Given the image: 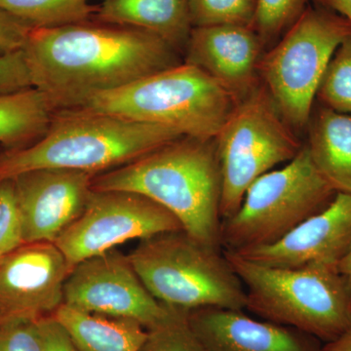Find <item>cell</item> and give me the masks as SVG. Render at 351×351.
Listing matches in <instances>:
<instances>
[{"mask_svg":"<svg viewBox=\"0 0 351 351\" xmlns=\"http://www.w3.org/2000/svg\"><path fill=\"white\" fill-rule=\"evenodd\" d=\"M23 52L34 87L55 110L84 107L98 95L184 62L156 34L94 18L32 29Z\"/></svg>","mask_w":351,"mask_h":351,"instance_id":"cell-1","label":"cell"},{"mask_svg":"<svg viewBox=\"0 0 351 351\" xmlns=\"http://www.w3.org/2000/svg\"><path fill=\"white\" fill-rule=\"evenodd\" d=\"M92 189L144 195L174 214L191 237L223 250L221 174L215 138L182 136L95 176Z\"/></svg>","mask_w":351,"mask_h":351,"instance_id":"cell-2","label":"cell"},{"mask_svg":"<svg viewBox=\"0 0 351 351\" xmlns=\"http://www.w3.org/2000/svg\"><path fill=\"white\" fill-rule=\"evenodd\" d=\"M182 136L168 127L85 108L56 110L39 140L0 154V181L38 169L77 170L99 175Z\"/></svg>","mask_w":351,"mask_h":351,"instance_id":"cell-3","label":"cell"},{"mask_svg":"<svg viewBox=\"0 0 351 351\" xmlns=\"http://www.w3.org/2000/svg\"><path fill=\"white\" fill-rule=\"evenodd\" d=\"M246 291L245 309L261 319L331 343L351 330V293L338 265L281 269L223 251Z\"/></svg>","mask_w":351,"mask_h":351,"instance_id":"cell-4","label":"cell"},{"mask_svg":"<svg viewBox=\"0 0 351 351\" xmlns=\"http://www.w3.org/2000/svg\"><path fill=\"white\" fill-rule=\"evenodd\" d=\"M237 105L212 76L182 62L98 95L82 108L168 127L189 137L215 138Z\"/></svg>","mask_w":351,"mask_h":351,"instance_id":"cell-5","label":"cell"},{"mask_svg":"<svg viewBox=\"0 0 351 351\" xmlns=\"http://www.w3.org/2000/svg\"><path fill=\"white\" fill-rule=\"evenodd\" d=\"M128 258L145 288L165 306L188 313L202 307H246L243 283L225 252L184 230L140 240Z\"/></svg>","mask_w":351,"mask_h":351,"instance_id":"cell-6","label":"cell"},{"mask_svg":"<svg viewBox=\"0 0 351 351\" xmlns=\"http://www.w3.org/2000/svg\"><path fill=\"white\" fill-rule=\"evenodd\" d=\"M336 195L304 144L283 168L251 184L239 211L221 223V248L239 253L276 243L329 206Z\"/></svg>","mask_w":351,"mask_h":351,"instance_id":"cell-7","label":"cell"},{"mask_svg":"<svg viewBox=\"0 0 351 351\" xmlns=\"http://www.w3.org/2000/svg\"><path fill=\"white\" fill-rule=\"evenodd\" d=\"M351 36V24L325 7L308 6L258 64L261 82L295 132L306 129L332 55Z\"/></svg>","mask_w":351,"mask_h":351,"instance_id":"cell-8","label":"cell"},{"mask_svg":"<svg viewBox=\"0 0 351 351\" xmlns=\"http://www.w3.org/2000/svg\"><path fill=\"white\" fill-rule=\"evenodd\" d=\"M221 174V219L239 211L252 184L302 147L263 85L239 103L215 138Z\"/></svg>","mask_w":351,"mask_h":351,"instance_id":"cell-9","label":"cell"},{"mask_svg":"<svg viewBox=\"0 0 351 351\" xmlns=\"http://www.w3.org/2000/svg\"><path fill=\"white\" fill-rule=\"evenodd\" d=\"M184 230L181 221L149 198L126 191L92 189L82 215L55 244L69 267L115 249L129 240Z\"/></svg>","mask_w":351,"mask_h":351,"instance_id":"cell-10","label":"cell"},{"mask_svg":"<svg viewBox=\"0 0 351 351\" xmlns=\"http://www.w3.org/2000/svg\"><path fill=\"white\" fill-rule=\"evenodd\" d=\"M64 304L84 313L135 320L147 331L184 311L157 301L136 274L128 256L115 249L71 269L64 282Z\"/></svg>","mask_w":351,"mask_h":351,"instance_id":"cell-11","label":"cell"},{"mask_svg":"<svg viewBox=\"0 0 351 351\" xmlns=\"http://www.w3.org/2000/svg\"><path fill=\"white\" fill-rule=\"evenodd\" d=\"M71 270L64 254L51 242L25 243L0 258V321L54 315L64 304Z\"/></svg>","mask_w":351,"mask_h":351,"instance_id":"cell-12","label":"cell"},{"mask_svg":"<svg viewBox=\"0 0 351 351\" xmlns=\"http://www.w3.org/2000/svg\"><path fill=\"white\" fill-rule=\"evenodd\" d=\"M95 176L77 170L38 169L11 178L22 213L25 243H55L82 215Z\"/></svg>","mask_w":351,"mask_h":351,"instance_id":"cell-13","label":"cell"},{"mask_svg":"<svg viewBox=\"0 0 351 351\" xmlns=\"http://www.w3.org/2000/svg\"><path fill=\"white\" fill-rule=\"evenodd\" d=\"M265 48L250 25L195 27L182 59L212 76L239 104L262 85L258 64Z\"/></svg>","mask_w":351,"mask_h":351,"instance_id":"cell-14","label":"cell"},{"mask_svg":"<svg viewBox=\"0 0 351 351\" xmlns=\"http://www.w3.org/2000/svg\"><path fill=\"white\" fill-rule=\"evenodd\" d=\"M350 250L351 195L337 193L329 206L276 243L234 254L267 267L299 269L316 263L338 265Z\"/></svg>","mask_w":351,"mask_h":351,"instance_id":"cell-15","label":"cell"},{"mask_svg":"<svg viewBox=\"0 0 351 351\" xmlns=\"http://www.w3.org/2000/svg\"><path fill=\"white\" fill-rule=\"evenodd\" d=\"M189 326L211 351H322L317 339L294 328L258 320L242 309L189 311Z\"/></svg>","mask_w":351,"mask_h":351,"instance_id":"cell-16","label":"cell"},{"mask_svg":"<svg viewBox=\"0 0 351 351\" xmlns=\"http://www.w3.org/2000/svg\"><path fill=\"white\" fill-rule=\"evenodd\" d=\"M93 18L156 34L182 56L193 27L189 0H101Z\"/></svg>","mask_w":351,"mask_h":351,"instance_id":"cell-17","label":"cell"},{"mask_svg":"<svg viewBox=\"0 0 351 351\" xmlns=\"http://www.w3.org/2000/svg\"><path fill=\"white\" fill-rule=\"evenodd\" d=\"M306 144L318 172L337 193L351 195V114L323 106L311 115Z\"/></svg>","mask_w":351,"mask_h":351,"instance_id":"cell-18","label":"cell"},{"mask_svg":"<svg viewBox=\"0 0 351 351\" xmlns=\"http://www.w3.org/2000/svg\"><path fill=\"white\" fill-rule=\"evenodd\" d=\"M55 318L80 351H140L147 330L135 320L84 313L62 304Z\"/></svg>","mask_w":351,"mask_h":351,"instance_id":"cell-19","label":"cell"},{"mask_svg":"<svg viewBox=\"0 0 351 351\" xmlns=\"http://www.w3.org/2000/svg\"><path fill=\"white\" fill-rule=\"evenodd\" d=\"M55 112L36 88L0 95V144L14 149L32 144L46 133Z\"/></svg>","mask_w":351,"mask_h":351,"instance_id":"cell-20","label":"cell"},{"mask_svg":"<svg viewBox=\"0 0 351 351\" xmlns=\"http://www.w3.org/2000/svg\"><path fill=\"white\" fill-rule=\"evenodd\" d=\"M0 8L24 20L34 29H49L93 19L90 0H0Z\"/></svg>","mask_w":351,"mask_h":351,"instance_id":"cell-21","label":"cell"},{"mask_svg":"<svg viewBox=\"0 0 351 351\" xmlns=\"http://www.w3.org/2000/svg\"><path fill=\"white\" fill-rule=\"evenodd\" d=\"M316 97L324 107L351 114V36L332 55Z\"/></svg>","mask_w":351,"mask_h":351,"instance_id":"cell-22","label":"cell"},{"mask_svg":"<svg viewBox=\"0 0 351 351\" xmlns=\"http://www.w3.org/2000/svg\"><path fill=\"white\" fill-rule=\"evenodd\" d=\"M193 27L219 25L253 27L257 0H189Z\"/></svg>","mask_w":351,"mask_h":351,"instance_id":"cell-23","label":"cell"},{"mask_svg":"<svg viewBox=\"0 0 351 351\" xmlns=\"http://www.w3.org/2000/svg\"><path fill=\"white\" fill-rule=\"evenodd\" d=\"M311 0H257L253 29L265 47L276 43L306 11Z\"/></svg>","mask_w":351,"mask_h":351,"instance_id":"cell-24","label":"cell"},{"mask_svg":"<svg viewBox=\"0 0 351 351\" xmlns=\"http://www.w3.org/2000/svg\"><path fill=\"white\" fill-rule=\"evenodd\" d=\"M140 351H211L195 334L182 311L169 322L147 331Z\"/></svg>","mask_w":351,"mask_h":351,"instance_id":"cell-25","label":"cell"},{"mask_svg":"<svg viewBox=\"0 0 351 351\" xmlns=\"http://www.w3.org/2000/svg\"><path fill=\"white\" fill-rule=\"evenodd\" d=\"M24 241L22 213L13 179L0 181V258L15 251Z\"/></svg>","mask_w":351,"mask_h":351,"instance_id":"cell-26","label":"cell"},{"mask_svg":"<svg viewBox=\"0 0 351 351\" xmlns=\"http://www.w3.org/2000/svg\"><path fill=\"white\" fill-rule=\"evenodd\" d=\"M38 320L12 318L0 321V351H43Z\"/></svg>","mask_w":351,"mask_h":351,"instance_id":"cell-27","label":"cell"},{"mask_svg":"<svg viewBox=\"0 0 351 351\" xmlns=\"http://www.w3.org/2000/svg\"><path fill=\"white\" fill-rule=\"evenodd\" d=\"M34 88L23 50L0 57V95Z\"/></svg>","mask_w":351,"mask_h":351,"instance_id":"cell-28","label":"cell"},{"mask_svg":"<svg viewBox=\"0 0 351 351\" xmlns=\"http://www.w3.org/2000/svg\"><path fill=\"white\" fill-rule=\"evenodd\" d=\"M32 29L24 20L0 8V57L24 49Z\"/></svg>","mask_w":351,"mask_h":351,"instance_id":"cell-29","label":"cell"},{"mask_svg":"<svg viewBox=\"0 0 351 351\" xmlns=\"http://www.w3.org/2000/svg\"><path fill=\"white\" fill-rule=\"evenodd\" d=\"M43 339V351H80L63 325L47 316L38 320Z\"/></svg>","mask_w":351,"mask_h":351,"instance_id":"cell-30","label":"cell"},{"mask_svg":"<svg viewBox=\"0 0 351 351\" xmlns=\"http://www.w3.org/2000/svg\"><path fill=\"white\" fill-rule=\"evenodd\" d=\"M321 6L339 14L351 24V0H316Z\"/></svg>","mask_w":351,"mask_h":351,"instance_id":"cell-31","label":"cell"},{"mask_svg":"<svg viewBox=\"0 0 351 351\" xmlns=\"http://www.w3.org/2000/svg\"><path fill=\"white\" fill-rule=\"evenodd\" d=\"M322 351H351V330L336 341L323 343Z\"/></svg>","mask_w":351,"mask_h":351,"instance_id":"cell-32","label":"cell"},{"mask_svg":"<svg viewBox=\"0 0 351 351\" xmlns=\"http://www.w3.org/2000/svg\"><path fill=\"white\" fill-rule=\"evenodd\" d=\"M338 269L341 276L345 277L346 283H348L351 293V250L350 253L339 262Z\"/></svg>","mask_w":351,"mask_h":351,"instance_id":"cell-33","label":"cell"}]
</instances>
